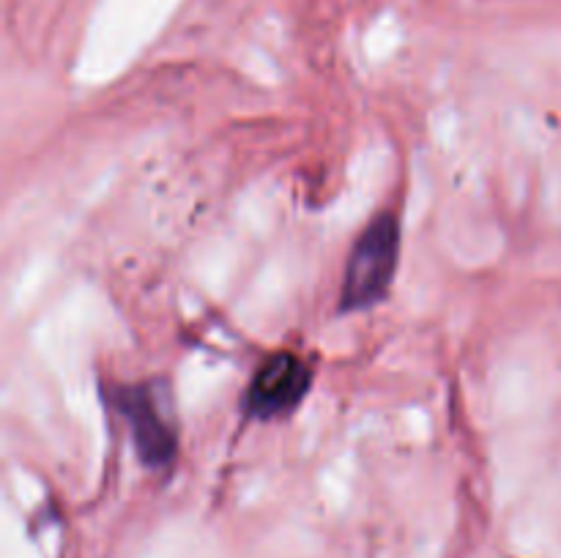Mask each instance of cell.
Wrapping results in <instances>:
<instances>
[{
  "mask_svg": "<svg viewBox=\"0 0 561 558\" xmlns=\"http://www.w3.org/2000/svg\"><path fill=\"white\" fill-rule=\"evenodd\" d=\"M104 399L129 427L137 460L148 470H170L179 460V421L170 388L162 381L110 383Z\"/></svg>",
  "mask_w": 561,
  "mask_h": 558,
  "instance_id": "6da1fadb",
  "label": "cell"
},
{
  "mask_svg": "<svg viewBox=\"0 0 561 558\" xmlns=\"http://www.w3.org/2000/svg\"><path fill=\"white\" fill-rule=\"evenodd\" d=\"M403 233L394 211H381L351 244L340 282V312H365L387 301L400 266Z\"/></svg>",
  "mask_w": 561,
  "mask_h": 558,
  "instance_id": "7a4b0ae2",
  "label": "cell"
},
{
  "mask_svg": "<svg viewBox=\"0 0 561 558\" xmlns=\"http://www.w3.org/2000/svg\"><path fill=\"white\" fill-rule=\"evenodd\" d=\"M316 383V367L290 348L263 356L241 397L247 421H279L294 416Z\"/></svg>",
  "mask_w": 561,
  "mask_h": 558,
  "instance_id": "3957f363",
  "label": "cell"
}]
</instances>
